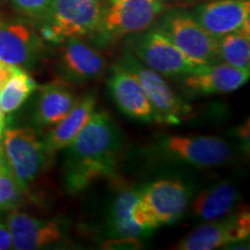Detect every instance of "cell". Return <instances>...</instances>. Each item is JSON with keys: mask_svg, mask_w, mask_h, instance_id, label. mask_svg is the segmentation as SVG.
<instances>
[{"mask_svg": "<svg viewBox=\"0 0 250 250\" xmlns=\"http://www.w3.org/2000/svg\"><path fill=\"white\" fill-rule=\"evenodd\" d=\"M123 146V133L105 111L94 112L79 136L62 149L65 189L77 195L100 180L112 179Z\"/></svg>", "mask_w": 250, "mask_h": 250, "instance_id": "obj_1", "label": "cell"}, {"mask_svg": "<svg viewBox=\"0 0 250 250\" xmlns=\"http://www.w3.org/2000/svg\"><path fill=\"white\" fill-rule=\"evenodd\" d=\"M195 190L177 179H161L139 188L132 208L134 223L151 234L156 228L175 224L188 213Z\"/></svg>", "mask_w": 250, "mask_h": 250, "instance_id": "obj_2", "label": "cell"}, {"mask_svg": "<svg viewBox=\"0 0 250 250\" xmlns=\"http://www.w3.org/2000/svg\"><path fill=\"white\" fill-rule=\"evenodd\" d=\"M151 154L164 162L208 169L229 164L235 151L228 140L217 136L160 134L152 144Z\"/></svg>", "mask_w": 250, "mask_h": 250, "instance_id": "obj_3", "label": "cell"}, {"mask_svg": "<svg viewBox=\"0 0 250 250\" xmlns=\"http://www.w3.org/2000/svg\"><path fill=\"white\" fill-rule=\"evenodd\" d=\"M102 7V0H51L41 21L40 35L52 44L94 35L101 21Z\"/></svg>", "mask_w": 250, "mask_h": 250, "instance_id": "obj_4", "label": "cell"}, {"mask_svg": "<svg viewBox=\"0 0 250 250\" xmlns=\"http://www.w3.org/2000/svg\"><path fill=\"white\" fill-rule=\"evenodd\" d=\"M102 2L101 21L94 33L102 43L147 30L168 9L167 4L159 0H104Z\"/></svg>", "mask_w": 250, "mask_h": 250, "instance_id": "obj_5", "label": "cell"}, {"mask_svg": "<svg viewBox=\"0 0 250 250\" xmlns=\"http://www.w3.org/2000/svg\"><path fill=\"white\" fill-rule=\"evenodd\" d=\"M125 49L142 64L165 78H180L208 66L184 55L153 27L125 37Z\"/></svg>", "mask_w": 250, "mask_h": 250, "instance_id": "obj_6", "label": "cell"}, {"mask_svg": "<svg viewBox=\"0 0 250 250\" xmlns=\"http://www.w3.org/2000/svg\"><path fill=\"white\" fill-rule=\"evenodd\" d=\"M0 146L18 182L28 192L51 158L40 131L34 126H6Z\"/></svg>", "mask_w": 250, "mask_h": 250, "instance_id": "obj_7", "label": "cell"}, {"mask_svg": "<svg viewBox=\"0 0 250 250\" xmlns=\"http://www.w3.org/2000/svg\"><path fill=\"white\" fill-rule=\"evenodd\" d=\"M116 62L131 72L142 83L154 109L156 123L179 125L191 117V105L171 88L165 77L142 64L129 50L125 49Z\"/></svg>", "mask_w": 250, "mask_h": 250, "instance_id": "obj_8", "label": "cell"}, {"mask_svg": "<svg viewBox=\"0 0 250 250\" xmlns=\"http://www.w3.org/2000/svg\"><path fill=\"white\" fill-rule=\"evenodd\" d=\"M153 27L192 61L205 65L219 62L217 39L184 9H167Z\"/></svg>", "mask_w": 250, "mask_h": 250, "instance_id": "obj_9", "label": "cell"}, {"mask_svg": "<svg viewBox=\"0 0 250 250\" xmlns=\"http://www.w3.org/2000/svg\"><path fill=\"white\" fill-rule=\"evenodd\" d=\"M250 235L249 210H236L215 220L205 221L174 247L179 250H213L246 241Z\"/></svg>", "mask_w": 250, "mask_h": 250, "instance_id": "obj_10", "label": "cell"}, {"mask_svg": "<svg viewBox=\"0 0 250 250\" xmlns=\"http://www.w3.org/2000/svg\"><path fill=\"white\" fill-rule=\"evenodd\" d=\"M44 41L40 31L22 19L0 15V61L30 70L41 61Z\"/></svg>", "mask_w": 250, "mask_h": 250, "instance_id": "obj_11", "label": "cell"}, {"mask_svg": "<svg viewBox=\"0 0 250 250\" xmlns=\"http://www.w3.org/2000/svg\"><path fill=\"white\" fill-rule=\"evenodd\" d=\"M62 44L56 64L61 79L71 85H85L104 76L108 61L98 49L81 39H70Z\"/></svg>", "mask_w": 250, "mask_h": 250, "instance_id": "obj_12", "label": "cell"}, {"mask_svg": "<svg viewBox=\"0 0 250 250\" xmlns=\"http://www.w3.org/2000/svg\"><path fill=\"white\" fill-rule=\"evenodd\" d=\"M5 219L17 250L46 248L61 242L66 234V225L62 221L35 218L17 208L8 211Z\"/></svg>", "mask_w": 250, "mask_h": 250, "instance_id": "obj_13", "label": "cell"}, {"mask_svg": "<svg viewBox=\"0 0 250 250\" xmlns=\"http://www.w3.org/2000/svg\"><path fill=\"white\" fill-rule=\"evenodd\" d=\"M107 85L111 99L125 116L142 123H156L154 109L142 83L118 62L109 68Z\"/></svg>", "mask_w": 250, "mask_h": 250, "instance_id": "obj_14", "label": "cell"}, {"mask_svg": "<svg viewBox=\"0 0 250 250\" xmlns=\"http://www.w3.org/2000/svg\"><path fill=\"white\" fill-rule=\"evenodd\" d=\"M189 13L215 39L250 27V0H213L195 5Z\"/></svg>", "mask_w": 250, "mask_h": 250, "instance_id": "obj_15", "label": "cell"}, {"mask_svg": "<svg viewBox=\"0 0 250 250\" xmlns=\"http://www.w3.org/2000/svg\"><path fill=\"white\" fill-rule=\"evenodd\" d=\"M250 71L217 62L208 65L201 71L180 77L181 89L188 98L226 94L241 88L248 83Z\"/></svg>", "mask_w": 250, "mask_h": 250, "instance_id": "obj_16", "label": "cell"}, {"mask_svg": "<svg viewBox=\"0 0 250 250\" xmlns=\"http://www.w3.org/2000/svg\"><path fill=\"white\" fill-rule=\"evenodd\" d=\"M31 109V121L37 130L50 129L59 123L73 109L78 98L71 83L64 79L39 86Z\"/></svg>", "mask_w": 250, "mask_h": 250, "instance_id": "obj_17", "label": "cell"}, {"mask_svg": "<svg viewBox=\"0 0 250 250\" xmlns=\"http://www.w3.org/2000/svg\"><path fill=\"white\" fill-rule=\"evenodd\" d=\"M241 198L235 184L227 180L220 181L198 193L195 192L188 212L193 220L201 223L215 220L236 211Z\"/></svg>", "mask_w": 250, "mask_h": 250, "instance_id": "obj_18", "label": "cell"}, {"mask_svg": "<svg viewBox=\"0 0 250 250\" xmlns=\"http://www.w3.org/2000/svg\"><path fill=\"white\" fill-rule=\"evenodd\" d=\"M96 110V96L94 93H87L78 99L73 109L67 116L50 127L44 137L45 147L50 155L57 154L66 148L79 136Z\"/></svg>", "mask_w": 250, "mask_h": 250, "instance_id": "obj_19", "label": "cell"}, {"mask_svg": "<svg viewBox=\"0 0 250 250\" xmlns=\"http://www.w3.org/2000/svg\"><path fill=\"white\" fill-rule=\"evenodd\" d=\"M139 188H124L112 199L107 212L105 228L111 239L117 237H144L149 233L134 223L132 208L138 197Z\"/></svg>", "mask_w": 250, "mask_h": 250, "instance_id": "obj_20", "label": "cell"}, {"mask_svg": "<svg viewBox=\"0 0 250 250\" xmlns=\"http://www.w3.org/2000/svg\"><path fill=\"white\" fill-rule=\"evenodd\" d=\"M217 54L220 62L250 71V27L217 39Z\"/></svg>", "mask_w": 250, "mask_h": 250, "instance_id": "obj_21", "label": "cell"}, {"mask_svg": "<svg viewBox=\"0 0 250 250\" xmlns=\"http://www.w3.org/2000/svg\"><path fill=\"white\" fill-rule=\"evenodd\" d=\"M37 88L39 83L27 70L19 68L0 89V107L6 114H12L22 107Z\"/></svg>", "mask_w": 250, "mask_h": 250, "instance_id": "obj_22", "label": "cell"}, {"mask_svg": "<svg viewBox=\"0 0 250 250\" xmlns=\"http://www.w3.org/2000/svg\"><path fill=\"white\" fill-rule=\"evenodd\" d=\"M27 191L18 182L0 146V212L14 210L24 202Z\"/></svg>", "mask_w": 250, "mask_h": 250, "instance_id": "obj_23", "label": "cell"}, {"mask_svg": "<svg viewBox=\"0 0 250 250\" xmlns=\"http://www.w3.org/2000/svg\"><path fill=\"white\" fill-rule=\"evenodd\" d=\"M8 1L23 17L41 22L48 12L51 0H8Z\"/></svg>", "mask_w": 250, "mask_h": 250, "instance_id": "obj_24", "label": "cell"}, {"mask_svg": "<svg viewBox=\"0 0 250 250\" xmlns=\"http://www.w3.org/2000/svg\"><path fill=\"white\" fill-rule=\"evenodd\" d=\"M142 247L138 237H117L103 243L104 249H140Z\"/></svg>", "mask_w": 250, "mask_h": 250, "instance_id": "obj_25", "label": "cell"}, {"mask_svg": "<svg viewBox=\"0 0 250 250\" xmlns=\"http://www.w3.org/2000/svg\"><path fill=\"white\" fill-rule=\"evenodd\" d=\"M2 213L4 212H0V250L13 249L11 232L6 224V219L2 217Z\"/></svg>", "mask_w": 250, "mask_h": 250, "instance_id": "obj_26", "label": "cell"}, {"mask_svg": "<svg viewBox=\"0 0 250 250\" xmlns=\"http://www.w3.org/2000/svg\"><path fill=\"white\" fill-rule=\"evenodd\" d=\"M19 68L21 67H18L15 66V65H11L8 64V62L0 61V89L4 87V85L7 83L9 78L13 76Z\"/></svg>", "mask_w": 250, "mask_h": 250, "instance_id": "obj_27", "label": "cell"}, {"mask_svg": "<svg viewBox=\"0 0 250 250\" xmlns=\"http://www.w3.org/2000/svg\"><path fill=\"white\" fill-rule=\"evenodd\" d=\"M236 136H237V138L242 140L243 144H246L247 146L249 145V122H248V120H247V124H242L237 127Z\"/></svg>", "mask_w": 250, "mask_h": 250, "instance_id": "obj_28", "label": "cell"}, {"mask_svg": "<svg viewBox=\"0 0 250 250\" xmlns=\"http://www.w3.org/2000/svg\"><path fill=\"white\" fill-rule=\"evenodd\" d=\"M6 115L7 114H6V112L2 110V108L0 107V143H1L6 126H7V117H6Z\"/></svg>", "mask_w": 250, "mask_h": 250, "instance_id": "obj_29", "label": "cell"}, {"mask_svg": "<svg viewBox=\"0 0 250 250\" xmlns=\"http://www.w3.org/2000/svg\"><path fill=\"white\" fill-rule=\"evenodd\" d=\"M179 1L182 6H195L198 4H203V2L213 1V0H179Z\"/></svg>", "mask_w": 250, "mask_h": 250, "instance_id": "obj_30", "label": "cell"}, {"mask_svg": "<svg viewBox=\"0 0 250 250\" xmlns=\"http://www.w3.org/2000/svg\"><path fill=\"white\" fill-rule=\"evenodd\" d=\"M159 1H162V2H167V1H179V0H159Z\"/></svg>", "mask_w": 250, "mask_h": 250, "instance_id": "obj_31", "label": "cell"}]
</instances>
